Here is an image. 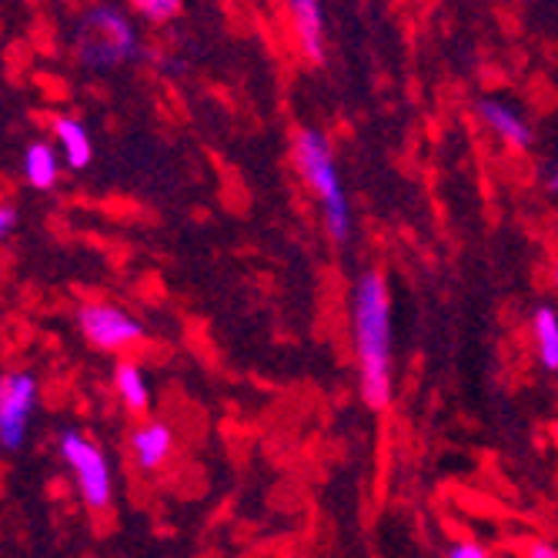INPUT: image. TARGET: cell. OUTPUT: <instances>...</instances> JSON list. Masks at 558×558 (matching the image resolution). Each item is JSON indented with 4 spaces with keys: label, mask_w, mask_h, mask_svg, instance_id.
<instances>
[{
    "label": "cell",
    "mask_w": 558,
    "mask_h": 558,
    "mask_svg": "<svg viewBox=\"0 0 558 558\" xmlns=\"http://www.w3.org/2000/svg\"><path fill=\"white\" fill-rule=\"evenodd\" d=\"M532 335H535V348L545 368L558 372V315L551 308H538L532 315Z\"/></svg>",
    "instance_id": "obj_13"
},
{
    "label": "cell",
    "mask_w": 558,
    "mask_h": 558,
    "mask_svg": "<svg viewBox=\"0 0 558 558\" xmlns=\"http://www.w3.org/2000/svg\"><path fill=\"white\" fill-rule=\"evenodd\" d=\"M555 281H558V265H555Z\"/></svg>",
    "instance_id": "obj_19"
},
{
    "label": "cell",
    "mask_w": 558,
    "mask_h": 558,
    "mask_svg": "<svg viewBox=\"0 0 558 558\" xmlns=\"http://www.w3.org/2000/svg\"><path fill=\"white\" fill-rule=\"evenodd\" d=\"M37 398H40V385L31 372L0 375V448L14 451L24 445Z\"/></svg>",
    "instance_id": "obj_6"
},
{
    "label": "cell",
    "mask_w": 558,
    "mask_h": 558,
    "mask_svg": "<svg viewBox=\"0 0 558 558\" xmlns=\"http://www.w3.org/2000/svg\"><path fill=\"white\" fill-rule=\"evenodd\" d=\"M294 40L312 64H325V11L315 0H294L288 8Z\"/></svg>",
    "instance_id": "obj_7"
},
{
    "label": "cell",
    "mask_w": 558,
    "mask_h": 558,
    "mask_svg": "<svg viewBox=\"0 0 558 558\" xmlns=\"http://www.w3.org/2000/svg\"><path fill=\"white\" fill-rule=\"evenodd\" d=\"M114 391L121 398V404L128 412L141 415L147 412V404H150V385H147V375L137 362H121L114 368Z\"/></svg>",
    "instance_id": "obj_12"
},
{
    "label": "cell",
    "mask_w": 558,
    "mask_h": 558,
    "mask_svg": "<svg viewBox=\"0 0 558 558\" xmlns=\"http://www.w3.org/2000/svg\"><path fill=\"white\" fill-rule=\"evenodd\" d=\"M478 114H482V121H485L498 137H505L512 147H529V144H532V128H529L512 108H505L501 100H482V105H478Z\"/></svg>",
    "instance_id": "obj_11"
},
{
    "label": "cell",
    "mask_w": 558,
    "mask_h": 558,
    "mask_svg": "<svg viewBox=\"0 0 558 558\" xmlns=\"http://www.w3.org/2000/svg\"><path fill=\"white\" fill-rule=\"evenodd\" d=\"M137 50V34L118 8H90L77 37V64L84 71L121 68Z\"/></svg>",
    "instance_id": "obj_3"
},
{
    "label": "cell",
    "mask_w": 558,
    "mask_h": 558,
    "mask_svg": "<svg viewBox=\"0 0 558 558\" xmlns=\"http://www.w3.org/2000/svg\"><path fill=\"white\" fill-rule=\"evenodd\" d=\"M448 558H492V551L478 542H454L448 548Z\"/></svg>",
    "instance_id": "obj_15"
},
{
    "label": "cell",
    "mask_w": 558,
    "mask_h": 558,
    "mask_svg": "<svg viewBox=\"0 0 558 558\" xmlns=\"http://www.w3.org/2000/svg\"><path fill=\"white\" fill-rule=\"evenodd\" d=\"M548 191H555V194H558V168L548 174Z\"/></svg>",
    "instance_id": "obj_18"
},
{
    "label": "cell",
    "mask_w": 558,
    "mask_h": 558,
    "mask_svg": "<svg viewBox=\"0 0 558 558\" xmlns=\"http://www.w3.org/2000/svg\"><path fill=\"white\" fill-rule=\"evenodd\" d=\"M354 354L365 404L385 412L391 401V301L378 271H368L354 288Z\"/></svg>",
    "instance_id": "obj_1"
},
{
    "label": "cell",
    "mask_w": 558,
    "mask_h": 558,
    "mask_svg": "<svg viewBox=\"0 0 558 558\" xmlns=\"http://www.w3.org/2000/svg\"><path fill=\"white\" fill-rule=\"evenodd\" d=\"M77 328L84 341L97 351H124L144 341V325L111 301H87L77 312Z\"/></svg>",
    "instance_id": "obj_5"
},
{
    "label": "cell",
    "mask_w": 558,
    "mask_h": 558,
    "mask_svg": "<svg viewBox=\"0 0 558 558\" xmlns=\"http://www.w3.org/2000/svg\"><path fill=\"white\" fill-rule=\"evenodd\" d=\"M134 11L147 21L165 24V21H174L181 14V0H137Z\"/></svg>",
    "instance_id": "obj_14"
},
{
    "label": "cell",
    "mask_w": 558,
    "mask_h": 558,
    "mask_svg": "<svg viewBox=\"0 0 558 558\" xmlns=\"http://www.w3.org/2000/svg\"><path fill=\"white\" fill-rule=\"evenodd\" d=\"M24 178L31 187L37 191H50L58 184V174H61V155L50 144L44 141H34L27 150H24Z\"/></svg>",
    "instance_id": "obj_10"
},
{
    "label": "cell",
    "mask_w": 558,
    "mask_h": 558,
    "mask_svg": "<svg viewBox=\"0 0 558 558\" xmlns=\"http://www.w3.org/2000/svg\"><path fill=\"white\" fill-rule=\"evenodd\" d=\"M294 165H298L301 178L308 181V187L322 197L325 225H328L331 238L344 241L348 228H351V218H348V201L341 194V181H338V171H335L328 137L322 131H315V128H301L294 134Z\"/></svg>",
    "instance_id": "obj_2"
},
{
    "label": "cell",
    "mask_w": 558,
    "mask_h": 558,
    "mask_svg": "<svg viewBox=\"0 0 558 558\" xmlns=\"http://www.w3.org/2000/svg\"><path fill=\"white\" fill-rule=\"evenodd\" d=\"M525 558H558V548L555 545H548V542H535L532 548H529V555Z\"/></svg>",
    "instance_id": "obj_17"
},
{
    "label": "cell",
    "mask_w": 558,
    "mask_h": 558,
    "mask_svg": "<svg viewBox=\"0 0 558 558\" xmlns=\"http://www.w3.org/2000/svg\"><path fill=\"white\" fill-rule=\"evenodd\" d=\"M174 451V432L165 422H144L131 432V454L141 472H158Z\"/></svg>",
    "instance_id": "obj_8"
},
{
    "label": "cell",
    "mask_w": 558,
    "mask_h": 558,
    "mask_svg": "<svg viewBox=\"0 0 558 558\" xmlns=\"http://www.w3.org/2000/svg\"><path fill=\"white\" fill-rule=\"evenodd\" d=\"M14 228H17V208L4 201V205H0V241H4Z\"/></svg>",
    "instance_id": "obj_16"
},
{
    "label": "cell",
    "mask_w": 558,
    "mask_h": 558,
    "mask_svg": "<svg viewBox=\"0 0 558 558\" xmlns=\"http://www.w3.org/2000/svg\"><path fill=\"white\" fill-rule=\"evenodd\" d=\"M54 137L61 144V155H64V165L71 171H84L94 158V144H90V134L87 128L77 121V118H54Z\"/></svg>",
    "instance_id": "obj_9"
},
{
    "label": "cell",
    "mask_w": 558,
    "mask_h": 558,
    "mask_svg": "<svg viewBox=\"0 0 558 558\" xmlns=\"http://www.w3.org/2000/svg\"><path fill=\"white\" fill-rule=\"evenodd\" d=\"M58 448L64 454L68 469L74 472V482H77L84 505L94 512H105L114 498V475H111L108 454L100 451L87 435H81L77 428H64L58 438Z\"/></svg>",
    "instance_id": "obj_4"
}]
</instances>
